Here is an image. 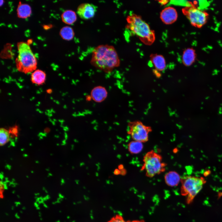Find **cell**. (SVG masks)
<instances>
[{
    "label": "cell",
    "instance_id": "24",
    "mask_svg": "<svg viewBox=\"0 0 222 222\" xmlns=\"http://www.w3.org/2000/svg\"><path fill=\"white\" fill-rule=\"evenodd\" d=\"M209 174H210V171H206L204 172V175L205 176H207V175H209Z\"/></svg>",
    "mask_w": 222,
    "mask_h": 222
},
{
    "label": "cell",
    "instance_id": "47",
    "mask_svg": "<svg viewBox=\"0 0 222 222\" xmlns=\"http://www.w3.org/2000/svg\"><path fill=\"white\" fill-rule=\"evenodd\" d=\"M5 214H6V216H8V215H9L7 213H5Z\"/></svg>",
    "mask_w": 222,
    "mask_h": 222
},
{
    "label": "cell",
    "instance_id": "42",
    "mask_svg": "<svg viewBox=\"0 0 222 222\" xmlns=\"http://www.w3.org/2000/svg\"><path fill=\"white\" fill-rule=\"evenodd\" d=\"M17 196L18 197V198H20V196L19 195H17Z\"/></svg>",
    "mask_w": 222,
    "mask_h": 222
},
{
    "label": "cell",
    "instance_id": "23",
    "mask_svg": "<svg viewBox=\"0 0 222 222\" xmlns=\"http://www.w3.org/2000/svg\"><path fill=\"white\" fill-rule=\"evenodd\" d=\"M86 100L88 101H90L91 100H92V98L90 95L88 96H86Z\"/></svg>",
    "mask_w": 222,
    "mask_h": 222
},
{
    "label": "cell",
    "instance_id": "16",
    "mask_svg": "<svg viewBox=\"0 0 222 222\" xmlns=\"http://www.w3.org/2000/svg\"><path fill=\"white\" fill-rule=\"evenodd\" d=\"M62 21L68 24H72L77 20V15L76 13L72 10H67L62 14Z\"/></svg>",
    "mask_w": 222,
    "mask_h": 222
},
{
    "label": "cell",
    "instance_id": "37",
    "mask_svg": "<svg viewBox=\"0 0 222 222\" xmlns=\"http://www.w3.org/2000/svg\"><path fill=\"white\" fill-rule=\"evenodd\" d=\"M22 209H23V210H25L26 209V208L25 207L23 206L22 207Z\"/></svg>",
    "mask_w": 222,
    "mask_h": 222
},
{
    "label": "cell",
    "instance_id": "48",
    "mask_svg": "<svg viewBox=\"0 0 222 222\" xmlns=\"http://www.w3.org/2000/svg\"><path fill=\"white\" fill-rule=\"evenodd\" d=\"M40 220H43V219L42 218H40Z\"/></svg>",
    "mask_w": 222,
    "mask_h": 222
},
{
    "label": "cell",
    "instance_id": "44",
    "mask_svg": "<svg viewBox=\"0 0 222 222\" xmlns=\"http://www.w3.org/2000/svg\"><path fill=\"white\" fill-rule=\"evenodd\" d=\"M38 198V197H37V196H35V199H37Z\"/></svg>",
    "mask_w": 222,
    "mask_h": 222
},
{
    "label": "cell",
    "instance_id": "27",
    "mask_svg": "<svg viewBox=\"0 0 222 222\" xmlns=\"http://www.w3.org/2000/svg\"><path fill=\"white\" fill-rule=\"evenodd\" d=\"M4 188L5 190H7L8 189L7 186L6 184H4Z\"/></svg>",
    "mask_w": 222,
    "mask_h": 222
},
{
    "label": "cell",
    "instance_id": "36",
    "mask_svg": "<svg viewBox=\"0 0 222 222\" xmlns=\"http://www.w3.org/2000/svg\"><path fill=\"white\" fill-rule=\"evenodd\" d=\"M56 203H57L56 201H55V202H52V204H53V205L55 204H56Z\"/></svg>",
    "mask_w": 222,
    "mask_h": 222
},
{
    "label": "cell",
    "instance_id": "43",
    "mask_svg": "<svg viewBox=\"0 0 222 222\" xmlns=\"http://www.w3.org/2000/svg\"><path fill=\"white\" fill-rule=\"evenodd\" d=\"M43 190H44V191H45L46 190L45 188L44 187H43Z\"/></svg>",
    "mask_w": 222,
    "mask_h": 222
},
{
    "label": "cell",
    "instance_id": "14",
    "mask_svg": "<svg viewBox=\"0 0 222 222\" xmlns=\"http://www.w3.org/2000/svg\"><path fill=\"white\" fill-rule=\"evenodd\" d=\"M17 12L18 17L26 18L30 16L31 10V6L28 4L22 3L20 1L18 5Z\"/></svg>",
    "mask_w": 222,
    "mask_h": 222
},
{
    "label": "cell",
    "instance_id": "28",
    "mask_svg": "<svg viewBox=\"0 0 222 222\" xmlns=\"http://www.w3.org/2000/svg\"><path fill=\"white\" fill-rule=\"evenodd\" d=\"M14 204H18L19 205H21V203L20 202H15Z\"/></svg>",
    "mask_w": 222,
    "mask_h": 222
},
{
    "label": "cell",
    "instance_id": "3",
    "mask_svg": "<svg viewBox=\"0 0 222 222\" xmlns=\"http://www.w3.org/2000/svg\"><path fill=\"white\" fill-rule=\"evenodd\" d=\"M17 47L18 55L15 60L17 70L25 74L34 71L37 68V61L29 44L20 42L18 43Z\"/></svg>",
    "mask_w": 222,
    "mask_h": 222
},
{
    "label": "cell",
    "instance_id": "10",
    "mask_svg": "<svg viewBox=\"0 0 222 222\" xmlns=\"http://www.w3.org/2000/svg\"><path fill=\"white\" fill-rule=\"evenodd\" d=\"M108 92L106 88L103 86H98L91 90L90 96L92 99L97 103H101L107 97Z\"/></svg>",
    "mask_w": 222,
    "mask_h": 222
},
{
    "label": "cell",
    "instance_id": "39",
    "mask_svg": "<svg viewBox=\"0 0 222 222\" xmlns=\"http://www.w3.org/2000/svg\"><path fill=\"white\" fill-rule=\"evenodd\" d=\"M36 209L37 210H39V209H40V207H37V208H36Z\"/></svg>",
    "mask_w": 222,
    "mask_h": 222
},
{
    "label": "cell",
    "instance_id": "41",
    "mask_svg": "<svg viewBox=\"0 0 222 222\" xmlns=\"http://www.w3.org/2000/svg\"><path fill=\"white\" fill-rule=\"evenodd\" d=\"M15 193V191L14 190L12 192V193L13 194H14Z\"/></svg>",
    "mask_w": 222,
    "mask_h": 222
},
{
    "label": "cell",
    "instance_id": "17",
    "mask_svg": "<svg viewBox=\"0 0 222 222\" xmlns=\"http://www.w3.org/2000/svg\"><path fill=\"white\" fill-rule=\"evenodd\" d=\"M128 146L129 151L133 154L140 153L143 148V143L134 140L130 142Z\"/></svg>",
    "mask_w": 222,
    "mask_h": 222
},
{
    "label": "cell",
    "instance_id": "8",
    "mask_svg": "<svg viewBox=\"0 0 222 222\" xmlns=\"http://www.w3.org/2000/svg\"><path fill=\"white\" fill-rule=\"evenodd\" d=\"M97 7L94 5L89 3H83L78 6L77 12L81 18L87 20L93 18L97 11Z\"/></svg>",
    "mask_w": 222,
    "mask_h": 222
},
{
    "label": "cell",
    "instance_id": "31",
    "mask_svg": "<svg viewBox=\"0 0 222 222\" xmlns=\"http://www.w3.org/2000/svg\"><path fill=\"white\" fill-rule=\"evenodd\" d=\"M3 2H4V1L3 0H0V6H1L2 5Z\"/></svg>",
    "mask_w": 222,
    "mask_h": 222
},
{
    "label": "cell",
    "instance_id": "6",
    "mask_svg": "<svg viewBox=\"0 0 222 222\" xmlns=\"http://www.w3.org/2000/svg\"><path fill=\"white\" fill-rule=\"evenodd\" d=\"M128 126L127 133L131 136L133 140L142 143L148 141L149 134L152 130L150 126L145 125L139 120L129 121Z\"/></svg>",
    "mask_w": 222,
    "mask_h": 222
},
{
    "label": "cell",
    "instance_id": "49",
    "mask_svg": "<svg viewBox=\"0 0 222 222\" xmlns=\"http://www.w3.org/2000/svg\"><path fill=\"white\" fill-rule=\"evenodd\" d=\"M56 222H60V220H59L57 221H56Z\"/></svg>",
    "mask_w": 222,
    "mask_h": 222
},
{
    "label": "cell",
    "instance_id": "29",
    "mask_svg": "<svg viewBox=\"0 0 222 222\" xmlns=\"http://www.w3.org/2000/svg\"><path fill=\"white\" fill-rule=\"evenodd\" d=\"M45 197H46V198H47V200H48V199H49L50 198V196H49L48 195H46L45 196Z\"/></svg>",
    "mask_w": 222,
    "mask_h": 222
},
{
    "label": "cell",
    "instance_id": "26",
    "mask_svg": "<svg viewBox=\"0 0 222 222\" xmlns=\"http://www.w3.org/2000/svg\"><path fill=\"white\" fill-rule=\"evenodd\" d=\"M15 216L16 218H17L18 219H19L20 218V217L18 215V213H16L15 214Z\"/></svg>",
    "mask_w": 222,
    "mask_h": 222
},
{
    "label": "cell",
    "instance_id": "33",
    "mask_svg": "<svg viewBox=\"0 0 222 222\" xmlns=\"http://www.w3.org/2000/svg\"><path fill=\"white\" fill-rule=\"evenodd\" d=\"M34 195L35 196H37V195H39V193H35L34 194Z\"/></svg>",
    "mask_w": 222,
    "mask_h": 222
},
{
    "label": "cell",
    "instance_id": "9",
    "mask_svg": "<svg viewBox=\"0 0 222 222\" xmlns=\"http://www.w3.org/2000/svg\"><path fill=\"white\" fill-rule=\"evenodd\" d=\"M160 18L162 21L166 24H171L177 19L178 14L176 9L173 7L168 6L161 11Z\"/></svg>",
    "mask_w": 222,
    "mask_h": 222
},
{
    "label": "cell",
    "instance_id": "19",
    "mask_svg": "<svg viewBox=\"0 0 222 222\" xmlns=\"http://www.w3.org/2000/svg\"><path fill=\"white\" fill-rule=\"evenodd\" d=\"M107 222H145L143 220H134L132 221L125 220L123 216L119 214L115 215L109 220Z\"/></svg>",
    "mask_w": 222,
    "mask_h": 222
},
{
    "label": "cell",
    "instance_id": "12",
    "mask_svg": "<svg viewBox=\"0 0 222 222\" xmlns=\"http://www.w3.org/2000/svg\"><path fill=\"white\" fill-rule=\"evenodd\" d=\"M150 59L156 70L161 72L165 69L166 67V62L162 56L157 54H152L150 55Z\"/></svg>",
    "mask_w": 222,
    "mask_h": 222
},
{
    "label": "cell",
    "instance_id": "13",
    "mask_svg": "<svg viewBox=\"0 0 222 222\" xmlns=\"http://www.w3.org/2000/svg\"><path fill=\"white\" fill-rule=\"evenodd\" d=\"M181 179L179 174L174 171H169L164 176L165 183L168 186L171 187L177 186L180 182Z\"/></svg>",
    "mask_w": 222,
    "mask_h": 222
},
{
    "label": "cell",
    "instance_id": "35",
    "mask_svg": "<svg viewBox=\"0 0 222 222\" xmlns=\"http://www.w3.org/2000/svg\"><path fill=\"white\" fill-rule=\"evenodd\" d=\"M39 216L40 217H41V212H39Z\"/></svg>",
    "mask_w": 222,
    "mask_h": 222
},
{
    "label": "cell",
    "instance_id": "40",
    "mask_svg": "<svg viewBox=\"0 0 222 222\" xmlns=\"http://www.w3.org/2000/svg\"><path fill=\"white\" fill-rule=\"evenodd\" d=\"M14 206H12L11 209H12V210H14Z\"/></svg>",
    "mask_w": 222,
    "mask_h": 222
},
{
    "label": "cell",
    "instance_id": "4",
    "mask_svg": "<svg viewBox=\"0 0 222 222\" xmlns=\"http://www.w3.org/2000/svg\"><path fill=\"white\" fill-rule=\"evenodd\" d=\"M161 155L154 150H151L143 156V163L141 171H145L146 176L149 178L154 177L164 172L167 164L162 162Z\"/></svg>",
    "mask_w": 222,
    "mask_h": 222
},
{
    "label": "cell",
    "instance_id": "20",
    "mask_svg": "<svg viewBox=\"0 0 222 222\" xmlns=\"http://www.w3.org/2000/svg\"><path fill=\"white\" fill-rule=\"evenodd\" d=\"M0 143L1 146L6 143L9 140V134L8 130L4 128H1L0 130Z\"/></svg>",
    "mask_w": 222,
    "mask_h": 222
},
{
    "label": "cell",
    "instance_id": "34",
    "mask_svg": "<svg viewBox=\"0 0 222 222\" xmlns=\"http://www.w3.org/2000/svg\"><path fill=\"white\" fill-rule=\"evenodd\" d=\"M59 197L60 198H63V197L62 196H61V194L60 193L59 194Z\"/></svg>",
    "mask_w": 222,
    "mask_h": 222
},
{
    "label": "cell",
    "instance_id": "30",
    "mask_svg": "<svg viewBox=\"0 0 222 222\" xmlns=\"http://www.w3.org/2000/svg\"><path fill=\"white\" fill-rule=\"evenodd\" d=\"M43 204V205L44 207H45L46 208H48V206L44 203Z\"/></svg>",
    "mask_w": 222,
    "mask_h": 222
},
{
    "label": "cell",
    "instance_id": "15",
    "mask_svg": "<svg viewBox=\"0 0 222 222\" xmlns=\"http://www.w3.org/2000/svg\"><path fill=\"white\" fill-rule=\"evenodd\" d=\"M46 78V75L43 71L38 69L35 70L32 73L31 80L32 82L38 85L44 83Z\"/></svg>",
    "mask_w": 222,
    "mask_h": 222
},
{
    "label": "cell",
    "instance_id": "22",
    "mask_svg": "<svg viewBox=\"0 0 222 222\" xmlns=\"http://www.w3.org/2000/svg\"><path fill=\"white\" fill-rule=\"evenodd\" d=\"M114 174L116 175H117L120 174V171L118 169H116L114 172Z\"/></svg>",
    "mask_w": 222,
    "mask_h": 222
},
{
    "label": "cell",
    "instance_id": "7",
    "mask_svg": "<svg viewBox=\"0 0 222 222\" xmlns=\"http://www.w3.org/2000/svg\"><path fill=\"white\" fill-rule=\"evenodd\" d=\"M182 12L191 24L197 28H201L205 25L208 18V13L198 9L194 6H185L182 9Z\"/></svg>",
    "mask_w": 222,
    "mask_h": 222
},
{
    "label": "cell",
    "instance_id": "2",
    "mask_svg": "<svg viewBox=\"0 0 222 222\" xmlns=\"http://www.w3.org/2000/svg\"><path fill=\"white\" fill-rule=\"evenodd\" d=\"M126 28L135 35L145 45H150L155 40L154 31L139 15L134 14L128 15L126 18Z\"/></svg>",
    "mask_w": 222,
    "mask_h": 222
},
{
    "label": "cell",
    "instance_id": "25",
    "mask_svg": "<svg viewBox=\"0 0 222 222\" xmlns=\"http://www.w3.org/2000/svg\"><path fill=\"white\" fill-rule=\"evenodd\" d=\"M34 205L36 208L39 207V204H38L36 202H35L34 203Z\"/></svg>",
    "mask_w": 222,
    "mask_h": 222
},
{
    "label": "cell",
    "instance_id": "5",
    "mask_svg": "<svg viewBox=\"0 0 222 222\" xmlns=\"http://www.w3.org/2000/svg\"><path fill=\"white\" fill-rule=\"evenodd\" d=\"M206 182L205 179L202 177L186 176L181 178V193L182 195L186 196L187 204L192 202Z\"/></svg>",
    "mask_w": 222,
    "mask_h": 222
},
{
    "label": "cell",
    "instance_id": "1",
    "mask_svg": "<svg viewBox=\"0 0 222 222\" xmlns=\"http://www.w3.org/2000/svg\"><path fill=\"white\" fill-rule=\"evenodd\" d=\"M90 62L94 67L107 73L111 72L120 64L115 48L106 44L99 45L93 49Z\"/></svg>",
    "mask_w": 222,
    "mask_h": 222
},
{
    "label": "cell",
    "instance_id": "21",
    "mask_svg": "<svg viewBox=\"0 0 222 222\" xmlns=\"http://www.w3.org/2000/svg\"><path fill=\"white\" fill-rule=\"evenodd\" d=\"M153 74L157 78H159L161 76V74L160 72L154 69L153 71Z\"/></svg>",
    "mask_w": 222,
    "mask_h": 222
},
{
    "label": "cell",
    "instance_id": "46",
    "mask_svg": "<svg viewBox=\"0 0 222 222\" xmlns=\"http://www.w3.org/2000/svg\"><path fill=\"white\" fill-rule=\"evenodd\" d=\"M20 213H23V212L21 210L20 211Z\"/></svg>",
    "mask_w": 222,
    "mask_h": 222
},
{
    "label": "cell",
    "instance_id": "45",
    "mask_svg": "<svg viewBox=\"0 0 222 222\" xmlns=\"http://www.w3.org/2000/svg\"><path fill=\"white\" fill-rule=\"evenodd\" d=\"M45 191V192H46V193H48V191H47V190H46Z\"/></svg>",
    "mask_w": 222,
    "mask_h": 222
},
{
    "label": "cell",
    "instance_id": "32",
    "mask_svg": "<svg viewBox=\"0 0 222 222\" xmlns=\"http://www.w3.org/2000/svg\"><path fill=\"white\" fill-rule=\"evenodd\" d=\"M43 198V200H44V201H47V199L45 196Z\"/></svg>",
    "mask_w": 222,
    "mask_h": 222
},
{
    "label": "cell",
    "instance_id": "18",
    "mask_svg": "<svg viewBox=\"0 0 222 222\" xmlns=\"http://www.w3.org/2000/svg\"><path fill=\"white\" fill-rule=\"evenodd\" d=\"M60 34L63 39L67 40L72 39L74 36L73 29L71 27L68 26L63 27L60 31Z\"/></svg>",
    "mask_w": 222,
    "mask_h": 222
},
{
    "label": "cell",
    "instance_id": "38",
    "mask_svg": "<svg viewBox=\"0 0 222 222\" xmlns=\"http://www.w3.org/2000/svg\"><path fill=\"white\" fill-rule=\"evenodd\" d=\"M56 203H60V200H57V201H56Z\"/></svg>",
    "mask_w": 222,
    "mask_h": 222
},
{
    "label": "cell",
    "instance_id": "11",
    "mask_svg": "<svg viewBox=\"0 0 222 222\" xmlns=\"http://www.w3.org/2000/svg\"><path fill=\"white\" fill-rule=\"evenodd\" d=\"M196 57L195 50L192 48H188L183 51L182 62L186 66L191 65L195 61Z\"/></svg>",
    "mask_w": 222,
    "mask_h": 222
}]
</instances>
